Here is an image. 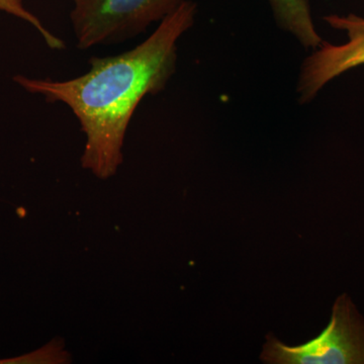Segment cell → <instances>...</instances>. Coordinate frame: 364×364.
Here are the masks:
<instances>
[{
  "mask_svg": "<svg viewBox=\"0 0 364 364\" xmlns=\"http://www.w3.org/2000/svg\"><path fill=\"white\" fill-rule=\"evenodd\" d=\"M64 344L54 339L40 350L13 359H6L0 363H67L70 356L63 350Z\"/></svg>",
  "mask_w": 364,
  "mask_h": 364,
  "instance_id": "7",
  "label": "cell"
},
{
  "mask_svg": "<svg viewBox=\"0 0 364 364\" xmlns=\"http://www.w3.org/2000/svg\"><path fill=\"white\" fill-rule=\"evenodd\" d=\"M0 11L16 16V18L32 25L42 36L50 49L54 50V51H62V50L66 49L65 42L50 32L43 25L40 18L26 9L23 0H0Z\"/></svg>",
  "mask_w": 364,
  "mask_h": 364,
  "instance_id": "6",
  "label": "cell"
},
{
  "mask_svg": "<svg viewBox=\"0 0 364 364\" xmlns=\"http://www.w3.org/2000/svg\"><path fill=\"white\" fill-rule=\"evenodd\" d=\"M196 14V2L183 0L140 45L117 56L91 57L90 70L78 77L16 75L14 80L71 109L86 136L81 165L98 178H109L123 164L124 136L136 107L147 95L162 92L176 73L177 43L195 25Z\"/></svg>",
  "mask_w": 364,
  "mask_h": 364,
  "instance_id": "1",
  "label": "cell"
},
{
  "mask_svg": "<svg viewBox=\"0 0 364 364\" xmlns=\"http://www.w3.org/2000/svg\"><path fill=\"white\" fill-rule=\"evenodd\" d=\"M261 359L274 364H364V318L350 296L342 294L318 337L293 347L268 336Z\"/></svg>",
  "mask_w": 364,
  "mask_h": 364,
  "instance_id": "3",
  "label": "cell"
},
{
  "mask_svg": "<svg viewBox=\"0 0 364 364\" xmlns=\"http://www.w3.org/2000/svg\"><path fill=\"white\" fill-rule=\"evenodd\" d=\"M183 0H73L70 11L76 47L123 44L162 21Z\"/></svg>",
  "mask_w": 364,
  "mask_h": 364,
  "instance_id": "2",
  "label": "cell"
},
{
  "mask_svg": "<svg viewBox=\"0 0 364 364\" xmlns=\"http://www.w3.org/2000/svg\"><path fill=\"white\" fill-rule=\"evenodd\" d=\"M277 25L289 32L306 49H317L323 43L311 13L310 0H268Z\"/></svg>",
  "mask_w": 364,
  "mask_h": 364,
  "instance_id": "5",
  "label": "cell"
},
{
  "mask_svg": "<svg viewBox=\"0 0 364 364\" xmlns=\"http://www.w3.org/2000/svg\"><path fill=\"white\" fill-rule=\"evenodd\" d=\"M328 25L344 31L348 41L342 45L323 42L301 65L296 91L299 102L308 104L329 81L344 72L364 65V18L355 14L325 16Z\"/></svg>",
  "mask_w": 364,
  "mask_h": 364,
  "instance_id": "4",
  "label": "cell"
}]
</instances>
